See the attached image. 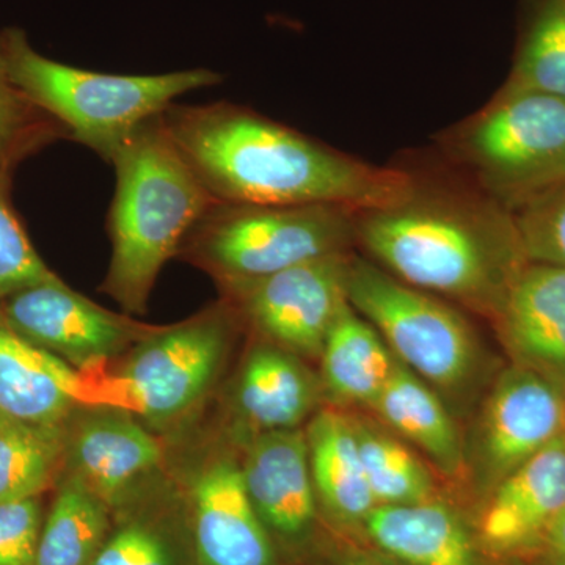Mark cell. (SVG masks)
<instances>
[{"label": "cell", "mask_w": 565, "mask_h": 565, "mask_svg": "<svg viewBox=\"0 0 565 565\" xmlns=\"http://www.w3.org/2000/svg\"><path fill=\"white\" fill-rule=\"evenodd\" d=\"M84 403V374L22 338L0 313V414L62 427Z\"/></svg>", "instance_id": "obj_18"}, {"label": "cell", "mask_w": 565, "mask_h": 565, "mask_svg": "<svg viewBox=\"0 0 565 565\" xmlns=\"http://www.w3.org/2000/svg\"><path fill=\"white\" fill-rule=\"evenodd\" d=\"M321 399V379L300 356L266 340L245 356L234 390L237 414L252 435L300 429Z\"/></svg>", "instance_id": "obj_19"}, {"label": "cell", "mask_w": 565, "mask_h": 565, "mask_svg": "<svg viewBox=\"0 0 565 565\" xmlns=\"http://www.w3.org/2000/svg\"><path fill=\"white\" fill-rule=\"evenodd\" d=\"M511 214L527 262L565 267V182Z\"/></svg>", "instance_id": "obj_29"}, {"label": "cell", "mask_w": 565, "mask_h": 565, "mask_svg": "<svg viewBox=\"0 0 565 565\" xmlns=\"http://www.w3.org/2000/svg\"><path fill=\"white\" fill-rule=\"evenodd\" d=\"M28 136H50L61 140L68 134L54 118L32 104L11 79L0 31V139Z\"/></svg>", "instance_id": "obj_31"}, {"label": "cell", "mask_w": 565, "mask_h": 565, "mask_svg": "<svg viewBox=\"0 0 565 565\" xmlns=\"http://www.w3.org/2000/svg\"><path fill=\"white\" fill-rule=\"evenodd\" d=\"M492 322L511 364L565 390V267L527 263Z\"/></svg>", "instance_id": "obj_16"}, {"label": "cell", "mask_w": 565, "mask_h": 565, "mask_svg": "<svg viewBox=\"0 0 565 565\" xmlns=\"http://www.w3.org/2000/svg\"><path fill=\"white\" fill-rule=\"evenodd\" d=\"M363 534L381 555L399 565H503L481 544L476 527L440 498L377 505Z\"/></svg>", "instance_id": "obj_17"}, {"label": "cell", "mask_w": 565, "mask_h": 565, "mask_svg": "<svg viewBox=\"0 0 565 565\" xmlns=\"http://www.w3.org/2000/svg\"><path fill=\"white\" fill-rule=\"evenodd\" d=\"M319 360L323 397L338 407L370 408L396 364L384 338L351 303L333 322Z\"/></svg>", "instance_id": "obj_22"}, {"label": "cell", "mask_w": 565, "mask_h": 565, "mask_svg": "<svg viewBox=\"0 0 565 565\" xmlns=\"http://www.w3.org/2000/svg\"><path fill=\"white\" fill-rule=\"evenodd\" d=\"M111 530L110 505L63 473L41 527L36 565H90Z\"/></svg>", "instance_id": "obj_23"}, {"label": "cell", "mask_w": 565, "mask_h": 565, "mask_svg": "<svg viewBox=\"0 0 565 565\" xmlns=\"http://www.w3.org/2000/svg\"><path fill=\"white\" fill-rule=\"evenodd\" d=\"M305 434L319 509L338 530L363 534L377 503L367 484L349 412L321 408Z\"/></svg>", "instance_id": "obj_20"}, {"label": "cell", "mask_w": 565, "mask_h": 565, "mask_svg": "<svg viewBox=\"0 0 565 565\" xmlns=\"http://www.w3.org/2000/svg\"><path fill=\"white\" fill-rule=\"evenodd\" d=\"M2 40L14 84L65 129L68 139L106 162L140 125L162 115L174 99L223 81L207 68L131 76L96 73L40 54L21 29H3Z\"/></svg>", "instance_id": "obj_4"}, {"label": "cell", "mask_w": 565, "mask_h": 565, "mask_svg": "<svg viewBox=\"0 0 565 565\" xmlns=\"http://www.w3.org/2000/svg\"><path fill=\"white\" fill-rule=\"evenodd\" d=\"M379 553V552H377ZM338 565H399L388 557L381 555H367L363 552H351L344 561Z\"/></svg>", "instance_id": "obj_34"}, {"label": "cell", "mask_w": 565, "mask_h": 565, "mask_svg": "<svg viewBox=\"0 0 565 565\" xmlns=\"http://www.w3.org/2000/svg\"><path fill=\"white\" fill-rule=\"evenodd\" d=\"M370 411L401 440L418 449L438 475L465 481L463 438L451 408L399 360Z\"/></svg>", "instance_id": "obj_21"}, {"label": "cell", "mask_w": 565, "mask_h": 565, "mask_svg": "<svg viewBox=\"0 0 565 565\" xmlns=\"http://www.w3.org/2000/svg\"><path fill=\"white\" fill-rule=\"evenodd\" d=\"M542 550L565 563V508L546 527L542 539Z\"/></svg>", "instance_id": "obj_32"}, {"label": "cell", "mask_w": 565, "mask_h": 565, "mask_svg": "<svg viewBox=\"0 0 565 565\" xmlns=\"http://www.w3.org/2000/svg\"><path fill=\"white\" fill-rule=\"evenodd\" d=\"M191 526L199 565H278L275 541L253 508L243 465L221 452L192 476Z\"/></svg>", "instance_id": "obj_13"}, {"label": "cell", "mask_w": 565, "mask_h": 565, "mask_svg": "<svg viewBox=\"0 0 565 565\" xmlns=\"http://www.w3.org/2000/svg\"><path fill=\"white\" fill-rule=\"evenodd\" d=\"M356 244L393 277L490 321L530 263L501 204L418 184L403 202L359 212Z\"/></svg>", "instance_id": "obj_2"}, {"label": "cell", "mask_w": 565, "mask_h": 565, "mask_svg": "<svg viewBox=\"0 0 565 565\" xmlns=\"http://www.w3.org/2000/svg\"><path fill=\"white\" fill-rule=\"evenodd\" d=\"M356 214L332 204L215 202L185 236L180 253L221 286L258 280L352 252Z\"/></svg>", "instance_id": "obj_5"}, {"label": "cell", "mask_w": 565, "mask_h": 565, "mask_svg": "<svg viewBox=\"0 0 565 565\" xmlns=\"http://www.w3.org/2000/svg\"><path fill=\"white\" fill-rule=\"evenodd\" d=\"M505 90L565 99V0H526Z\"/></svg>", "instance_id": "obj_26"}, {"label": "cell", "mask_w": 565, "mask_h": 565, "mask_svg": "<svg viewBox=\"0 0 565 565\" xmlns=\"http://www.w3.org/2000/svg\"><path fill=\"white\" fill-rule=\"evenodd\" d=\"M501 563L503 565H565L564 561L557 559V557L550 555L542 548L537 552L527 553V555L501 561Z\"/></svg>", "instance_id": "obj_33"}, {"label": "cell", "mask_w": 565, "mask_h": 565, "mask_svg": "<svg viewBox=\"0 0 565 565\" xmlns=\"http://www.w3.org/2000/svg\"><path fill=\"white\" fill-rule=\"evenodd\" d=\"M162 459L158 437L125 408L81 407L65 424L63 473L79 478L110 509L136 493Z\"/></svg>", "instance_id": "obj_12"}, {"label": "cell", "mask_w": 565, "mask_h": 565, "mask_svg": "<svg viewBox=\"0 0 565 565\" xmlns=\"http://www.w3.org/2000/svg\"><path fill=\"white\" fill-rule=\"evenodd\" d=\"M565 508V434L500 482L481 503V544L498 561L537 552Z\"/></svg>", "instance_id": "obj_14"}, {"label": "cell", "mask_w": 565, "mask_h": 565, "mask_svg": "<svg viewBox=\"0 0 565 565\" xmlns=\"http://www.w3.org/2000/svg\"><path fill=\"white\" fill-rule=\"evenodd\" d=\"M65 463V426L21 422L0 414V503L43 497Z\"/></svg>", "instance_id": "obj_25"}, {"label": "cell", "mask_w": 565, "mask_h": 565, "mask_svg": "<svg viewBox=\"0 0 565 565\" xmlns=\"http://www.w3.org/2000/svg\"><path fill=\"white\" fill-rule=\"evenodd\" d=\"M348 300L394 356L433 386L449 408L468 404L482 384L486 353L456 308L355 255L349 266Z\"/></svg>", "instance_id": "obj_6"}, {"label": "cell", "mask_w": 565, "mask_h": 565, "mask_svg": "<svg viewBox=\"0 0 565 565\" xmlns=\"http://www.w3.org/2000/svg\"><path fill=\"white\" fill-rule=\"evenodd\" d=\"M565 434V390L522 366L504 367L465 445V481L479 500Z\"/></svg>", "instance_id": "obj_9"}, {"label": "cell", "mask_w": 565, "mask_h": 565, "mask_svg": "<svg viewBox=\"0 0 565 565\" xmlns=\"http://www.w3.org/2000/svg\"><path fill=\"white\" fill-rule=\"evenodd\" d=\"M162 118L215 202L363 212L403 202L418 184L412 174L356 161L236 104H172Z\"/></svg>", "instance_id": "obj_1"}, {"label": "cell", "mask_w": 565, "mask_h": 565, "mask_svg": "<svg viewBox=\"0 0 565 565\" xmlns=\"http://www.w3.org/2000/svg\"><path fill=\"white\" fill-rule=\"evenodd\" d=\"M236 321V311L223 300L188 321L159 326L134 345L118 371L120 408L151 430L185 418L217 382Z\"/></svg>", "instance_id": "obj_8"}, {"label": "cell", "mask_w": 565, "mask_h": 565, "mask_svg": "<svg viewBox=\"0 0 565 565\" xmlns=\"http://www.w3.org/2000/svg\"><path fill=\"white\" fill-rule=\"evenodd\" d=\"M90 565H188V555L169 523L134 515L110 530Z\"/></svg>", "instance_id": "obj_28"}, {"label": "cell", "mask_w": 565, "mask_h": 565, "mask_svg": "<svg viewBox=\"0 0 565 565\" xmlns=\"http://www.w3.org/2000/svg\"><path fill=\"white\" fill-rule=\"evenodd\" d=\"M43 498L0 503V565H36Z\"/></svg>", "instance_id": "obj_30"}, {"label": "cell", "mask_w": 565, "mask_h": 565, "mask_svg": "<svg viewBox=\"0 0 565 565\" xmlns=\"http://www.w3.org/2000/svg\"><path fill=\"white\" fill-rule=\"evenodd\" d=\"M117 174L109 211L111 256L102 286L126 315H145L156 280L215 200L167 131L143 122L107 159Z\"/></svg>", "instance_id": "obj_3"}, {"label": "cell", "mask_w": 565, "mask_h": 565, "mask_svg": "<svg viewBox=\"0 0 565 565\" xmlns=\"http://www.w3.org/2000/svg\"><path fill=\"white\" fill-rule=\"evenodd\" d=\"M457 152L512 212L565 182V99L504 88L465 126Z\"/></svg>", "instance_id": "obj_7"}, {"label": "cell", "mask_w": 565, "mask_h": 565, "mask_svg": "<svg viewBox=\"0 0 565 565\" xmlns=\"http://www.w3.org/2000/svg\"><path fill=\"white\" fill-rule=\"evenodd\" d=\"M0 313L22 338L82 374L131 351L159 327L107 310L58 275L0 297Z\"/></svg>", "instance_id": "obj_11"}, {"label": "cell", "mask_w": 565, "mask_h": 565, "mask_svg": "<svg viewBox=\"0 0 565 565\" xmlns=\"http://www.w3.org/2000/svg\"><path fill=\"white\" fill-rule=\"evenodd\" d=\"M54 141L50 136L0 139V297L57 275L33 247L11 199L18 166Z\"/></svg>", "instance_id": "obj_27"}, {"label": "cell", "mask_w": 565, "mask_h": 565, "mask_svg": "<svg viewBox=\"0 0 565 565\" xmlns=\"http://www.w3.org/2000/svg\"><path fill=\"white\" fill-rule=\"evenodd\" d=\"M352 256V252L337 253L221 288L226 302L263 340L300 359H319L327 334L349 303Z\"/></svg>", "instance_id": "obj_10"}, {"label": "cell", "mask_w": 565, "mask_h": 565, "mask_svg": "<svg viewBox=\"0 0 565 565\" xmlns=\"http://www.w3.org/2000/svg\"><path fill=\"white\" fill-rule=\"evenodd\" d=\"M364 473L377 505L414 504L437 497L433 468L381 422L349 412Z\"/></svg>", "instance_id": "obj_24"}, {"label": "cell", "mask_w": 565, "mask_h": 565, "mask_svg": "<svg viewBox=\"0 0 565 565\" xmlns=\"http://www.w3.org/2000/svg\"><path fill=\"white\" fill-rule=\"evenodd\" d=\"M241 465L253 508L274 541L303 545L319 511L305 430L252 435Z\"/></svg>", "instance_id": "obj_15"}]
</instances>
